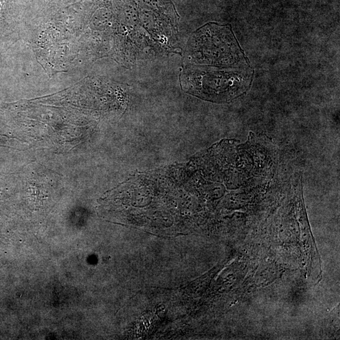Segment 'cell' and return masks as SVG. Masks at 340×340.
I'll return each mask as SVG.
<instances>
[{
    "label": "cell",
    "mask_w": 340,
    "mask_h": 340,
    "mask_svg": "<svg viewBox=\"0 0 340 340\" xmlns=\"http://www.w3.org/2000/svg\"><path fill=\"white\" fill-rule=\"evenodd\" d=\"M192 38L190 49L195 62L230 68L250 67L248 58L230 25L209 23Z\"/></svg>",
    "instance_id": "7a4b0ae2"
},
{
    "label": "cell",
    "mask_w": 340,
    "mask_h": 340,
    "mask_svg": "<svg viewBox=\"0 0 340 340\" xmlns=\"http://www.w3.org/2000/svg\"><path fill=\"white\" fill-rule=\"evenodd\" d=\"M185 73L184 85L187 92L216 103L229 102L247 92L253 77L250 67L233 70L198 68Z\"/></svg>",
    "instance_id": "6da1fadb"
}]
</instances>
